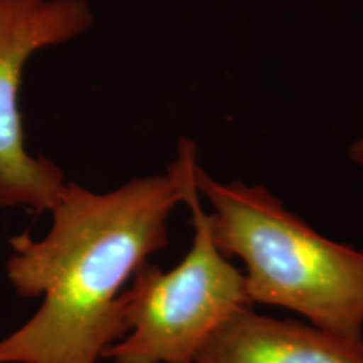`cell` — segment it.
Listing matches in <instances>:
<instances>
[{
	"label": "cell",
	"mask_w": 363,
	"mask_h": 363,
	"mask_svg": "<svg viewBox=\"0 0 363 363\" xmlns=\"http://www.w3.org/2000/svg\"><path fill=\"white\" fill-rule=\"evenodd\" d=\"M182 203L177 175L131 179L110 192L66 182L43 239H11L7 278L43 305L0 340V363H98L126 335L125 291L138 267L169 244Z\"/></svg>",
	"instance_id": "6da1fadb"
},
{
	"label": "cell",
	"mask_w": 363,
	"mask_h": 363,
	"mask_svg": "<svg viewBox=\"0 0 363 363\" xmlns=\"http://www.w3.org/2000/svg\"><path fill=\"white\" fill-rule=\"evenodd\" d=\"M195 180L217 246L244 264L252 305L286 308L331 335L363 340V251L325 238L262 185L219 182L201 165Z\"/></svg>",
	"instance_id": "7a4b0ae2"
},
{
	"label": "cell",
	"mask_w": 363,
	"mask_h": 363,
	"mask_svg": "<svg viewBox=\"0 0 363 363\" xmlns=\"http://www.w3.org/2000/svg\"><path fill=\"white\" fill-rule=\"evenodd\" d=\"M197 147L180 140L169 169L179 179L194 238L179 264L163 271L147 261L125 291L126 335L103 358L115 363H195L203 345L242 308L252 306L244 272L217 246L195 170Z\"/></svg>",
	"instance_id": "3957f363"
},
{
	"label": "cell",
	"mask_w": 363,
	"mask_h": 363,
	"mask_svg": "<svg viewBox=\"0 0 363 363\" xmlns=\"http://www.w3.org/2000/svg\"><path fill=\"white\" fill-rule=\"evenodd\" d=\"M94 24L89 0H0V207L52 211L66 185L61 167L27 152L19 110L22 72L45 48Z\"/></svg>",
	"instance_id": "277c9868"
},
{
	"label": "cell",
	"mask_w": 363,
	"mask_h": 363,
	"mask_svg": "<svg viewBox=\"0 0 363 363\" xmlns=\"http://www.w3.org/2000/svg\"><path fill=\"white\" fill-rule=\"evenodd\" d=\"M195 363H363V340L337 337L247 306L208 338Z\"/></svg>",
	"instance_id": "5b68a950"
},
{
	"label": "cell",
	"mask_w": 363,
	"mask_h": 363,
	"mask_svg": "<svg viewBox=\"0 0 363 363\" xmlns=\"http://www.w3.org/2000/svg\"><path fill=\"white\" fill-rule=\"evenodd\" d=\"M348 157H350V160L355 165H358L363 170V136L352 143L350 150H348Z\"/></svg>",
	"instance_id": "8992f818"
}]
</instances>
